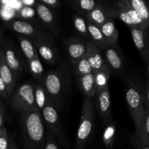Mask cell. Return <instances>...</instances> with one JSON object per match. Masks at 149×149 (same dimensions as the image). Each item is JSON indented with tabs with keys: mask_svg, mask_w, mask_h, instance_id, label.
Returning <instances> with one entry per match:
<instances>
[{
	"mask_svg": "<svg viewBox=\"0 0 149 149\" xmlns=\"http://www.w3.org/2000/svg\"><path fill=\"white\" fill-rule=\"evenodd\" d=\"M107 13L109 17L120 19L128 27H138L144 29H149L146 23L136 13L131 7L126 4L125 0L115 2L111 7H107Z\"/></svg>",
	"mask_w": 149,
	"mask_h": 149,
	"instance_id": "6",
	"label": "cell"
},
{
	"mask_svg": "<svg viewBox=\"0 0 149 149\" xmlns=\"http://www.w3.org/2000/svg\"><path fill=\"white\" fill-rule=\"evenodd\" d=\"M145 63H146V65L147 71H148V77H149V57L147 58V60L145 61Z\"/></svg>",
	"mask_w": 149,
	"mask_h": 149,
	"instance_id": "41",
	"label": "cell"
},
{
	"mask_svg": "<svg viewBox=\"0 0 149 149\" xmlns=\"http://www.w3.org/2000/svg\"><path fill=\"white\" fill-rule=\"evenodd\" d=\"M86 18L98 27H100L109 19L107 13V7L100 4L93 11L87 13L86 15Z\"/></svg>",
	"mask_w": 149,
	"mask_h": 149,
	"instance_id": "23",
	"label": "cell"
},
{
	"mask_svg": "<svg viewBox=\"0 0 149 149\" xmlns=\"http://www.w3.org/2000/svg\"><path fill=\"white\" fill-rule=\"evenodd\" d=\"M45 125L47 129L49 134L52 137L59 138L61 141H63V135L61 127L58 111L51 100L44 108L41 113Z\"/></svg>",
	"mask_w": 149,
	"mask_h": 149,
	"instance_id": "8",
	"label": "cell"
},
{
	"mask_svg": "<svg viewBox=\"0 0 149 149\" xmlns=\"http://www.w3.org/2000/svg\"><path fill=\"white\" fill-rule=\"evenodd\" d=\"M39 58L49 65H55L58 61V52L54 45L43 42H33Z\"/></svg>",
	"mask_w": 149,
	"mask_h": 149,
	"instance_id": "14",
	"label": "cell"
},
{
	"mask_svg": "<svg viewBox=\"0 0 149 149\" xmlns=\"http://www.w3.org/2000/svg\"><path fill=\"white\" fill-rule=\"evenodd\" d=\"M28 67H29V71L32 74V76L39 83L42 82L45 74L44 73L43 65L41 62L39 56L36 57L28 63Z\"/></svg>",
	"mask_w": 149,
	"mask_h": 149,
	"instance_id": "28",
	"label": "cell"
},
{
	"mask_svg": "<svg viewBox=\"0 0 149 149\" xmlns=\"http://www.w3.org/2000/svg\"><path fill=\"white\" fill-rule=\"evenodd\" d=\"M0 77L2 79L4 82L5 83L9 96H10V97H11L13 93H14L15 85V81L17 79L13 74V71L10 69V68L6 63L5 59L4 58V55L2 56V62H1V68H0Z\"/></svg>",
	"mask_w": 149,
	"mask_h": 149,
	"instance_id": "19",
	"label": "cell"
},
{
	"mask_svg": "<svg viewBox=\"0 0 149 149\" xmlns=\"http://www.w3.org/2000/svg\"><path fill=\"white\" fill-rule=\"evenodd\" d=\"M64 45L73 68L87 54V41L82 38L72 36L65 39Z\"/></svg>",
	"mask_w": 149,
	"mask_h": 149,
	"instance_id": "10",
	"label": "cell"
},
{
	"mask_svg": "<svg viewBox=\"0 0 149 149\" xmlns=\"http://www.w3.org/2000/svg\"><path fill=\"white\" fill-rule=\"evenodd\" d=\"M125 96L130 113L135 125V132H137L139 130L145 113V96L139 87L130 79H128Z\"/></svg>",
	"mask_w": 149,
	"mask_h": 149,
	"instance_id": "4",
	"label": "cell"
},
{
	"mask_svg": "<svg viewBox=\"0 0 149 149\" xmlns=\"http://www.w3.org/2000/svg\"><path fill=\"white\" fill-rule=\"evenodd\" d=\"M87 27L88 32L90 36V42L96 45L100 49H104L108 45L104 36L102 33L100 27L87 20Z\"/></svg>",
	"mask_w": 149,
	"mask_h": 149,
	"instance_id": "21",
	"label": "cell"
},
{
	"mask_svg": "<svg viewBox=\"0 0 149 149\" xmlns=\"http://www.w3.org/2000/svg\"><path fill=\"white\" fill-rule=\"evenodd\" d=\"M40 84L58 111L61 110L70 84L69 70L66 63L63 61L57 69L47 72Z\"/></svg>",
	"mask_w": 149,
	"mask_h": 149,
	"instance_id": "2",
	"label": "cell"
},
{
	"mask_svg": "<svg viewBox=\"0 0 149 149\" xmlns=\"http://www.w3.org/2000/svg\"><path fill=\"white\" fill-rule=\"evenodd\" d=\"M20 1V4H22V6L33 7V8H34L36 3H37V1H36V0H22V1Z\"/></svg>",
	"mask_w": 149,
	"mask_h": 149,
	"instance_id": "37",
	"label": "cell"
},
{
	"mask_svg": "<svg viewBox=\"0 0 149 149\" xmlns=\"http://www.w3.org/2000/svg\"><path fill=\"white\" fill-rule=\"evenodd\" d=\"M73 23H74V28L77 33L85 39H88V41H90V36L88 32V27H87V18H84L81 15L75 14L73 15Z\"/></svg>",
	"mask_w": 149,
	"mask_h": 149,
	"instance_id": "27",
	"label": "cell"
},
{
	"mask_svg": "<svg viewBox=\"0 0 149 149\" xmlns=\"http://www.w3.org/2000/svg\"><path fill=\"white\" fill-rule=\"evenodd\" d=\"M16 17L19 20L35 22L38 16L35 8L26 7V6H21L16 13Z\"/></svg>",
	"mask_w": 149,
	"mask_h": 149,
	"instance_id": "30",
	"label": "cell"
},
{
	"mask_svg": "<svg viewBox=\"0 0 149 149\" xmlns=\"http://www.w3.org/2000/svg\"><path fill=\"white\" fill-rule=\"evenodd\" d=\"M2 56H3L2 50H1V47H0V68H1V62H2Z\"/></svg>",
	"mask_w": 149,
	"mask_h": 149,
	"instance_id": "42",
	"label": "cell"
},
{
	"mask_svg": "<svg viewBox=\"0 0 149 149\" xmlns=\"http://www.w3.org/2000/svg\"><path fill=\"white\" fill-rule=\"evenodd\" d=\"M116 134V127L113 123H109L106 125V129L103 131V141L105 146L108 148H111L113 146Z\"/></svg>",
	"mask_w": 149,
	"mask_h": 149,
	"instance_id": "32",
	"label": "cell"
},
{
	"mask_svg": "<svg viewBox=\"0 0 149 149\" xmlns=\"http://www.w3.org/2000/svg\"><path fill=\"white\" fill-rule=\"evenodd\" d=\"M103 50L104 51V60L110 69L116 71H122L123 68V61L115 45H108Z\"/></svg>",
	"mask_w": 149,
	"mask_h": 149,
	"instance_id": "16",
	"label": "cell"
},
{
	"mask_svg": "<svg viewBox=\"0 0 149 149\" xmlns=\"http://www.w3.org/2000/svg\"><path fill=\"white\" fill-rule=\"evenodd\" d=\"M9 145H10V149H19L12 136L9 137Z\"/></svg>",
	"mask_w": 149,
	"mask_h": 149,
	"instance_id": "39",
	"label": "cell"
},
{
	"mask_svg": "<svg viewBox=\"0 0 149 149\" xmlns=\"http://www.w3.org/2000/svg\"><path fill=\"white\" fill-rule=\"evenodd\" d=\"M135 141L141 148L149 146V109L146 107L139 130L135 133Z\"/></svg>",
	"mask_w": 149,
	"mask_h": 149,
	"instance_id": "17",
	"label": "cell"
},
{
	"mask_svg": "<svg viewBox=\"0 0 149 149\" xmlns=\"http://www.w3.org/2000/svg\"><path fill=\"white\" fill-rule=\"evenodd\" d=\"M39 1L52 10L61 7V2L58 0H39Z\"/></svg>",
	"mask_w": 149,
	"mask_h": 149,
	"instance_id": "35",
	"label": "cell"
},
{
	"mask_svg": "<svg viewBox=\"0 0 149 149\" xmlns=\"http://www.w3.org/2000/svg\"><path fill=\"white\" fill-rule=\"evenodd\" d=\"M0 95H1L5 99H7L10 97L8 94V91H7V86H6L5 83L4 82V81H3L1 77H0Z\"/></svg>",
	"mask_w": 149,
	"mask_h": 149,
	"instance_id": "36",
	"label": "cell"
},
{
	"mask_svg": "<svg viewBox=\"0 0 149 149\" xmlns=\"http://www.w3.org/2000/svg\"><path fill=\"white\" fill-rule=\"evenodd\" d=\"M0 149H10L9 136L5 127H1L0 130Z\"/></svg>",
	"mask_w": 149,
	"mask_h": 149,
	"instance_id": "33",
	"label": "cell"
},
{
	"mask_svg": "<svg viewBox=\"0 0 149 149\" xmlns=\"http://www.w3.org/2000/svg\"><path fill=\"white\" fill-rule=\"evenodd\" d=\"M20 130L25 149L45 148V125L37 109L20 113Z\"/></svg>",
	"mask_w": 149,
	"mask_h": 149,
	"instance_id": "1",
	"label": "cell"
},
{
	"mask_svg": "<svg viewBox=\"0 0 149 149\" xmlns=\"http://www.w3.org/2000/svg\"><path fill=\"white\" fill-rule=\"evenodd\" d=\"M74 7L77 10L85 13L86 15L100 5V1H96L95 0H78L74 1Z\"/></svg>",
	"mask_w": 149,
	"mask_h": 149,
	"instance_id": "31",
	"label": "cell"
},
{
	"mask_svg": "<svg viewBox=\"0 0 149 149\" xmlns=\"http://www.w3.org/2000/svg\"><path fill=\"white\" fill-rule=\"evenodd\" d=\"M77 83L84 97L93 98L95 96L96 87L94 73L77 78Z\"/></svg>",
	"mask_w": 149,
	"mask_h": 149,
	"instance_id": "18",
	"label": "cell"
},
{
	"mask_svg": "<svg viewBox=\"0 0 149 149\" xmlns=\"http://www.w3.org/2000/svg\"><path fill=\"white\" fill-rule=\"evenodd\" d=\"M130 7L135 10L149 28V5L143 0H125Z\"/></svg>",
	"mask_w": 149,
	"mask_h": 149,
	"instance_id": "24",
	"label": "cell"
},
{
	"mask_svg": "<svg viewBox=\"0 0 149 149\" xmlns=\"http://www.w3.org/2000/svg\"><path fill=\"white\" fill-rule=\"evenodd\" d=\"M144 96H145L146 107L148 109H149V79L147 81L146 90V94Z\"/></svg>",
	"mask_w": 149,
	"mask_h": 149,
	"instance_id": "38",
	"label": "cell"
},
{
	"mask_svg": "<svg viewBox=\"0 0 149 149\" xmlns=\"http://www.w3.org/2000/svg\"><path fill=\"white\" fill-rule=\"evenodd\" d=\"M86 56L94 73L100 71L106 65V61L102 57L100 49L90 41L87 42V51Z\"/></svg>",
	"mask_w": 149,
	"mask_h": 149,
	"instance_id": "15",
	"label": "cell"
},
{
	"mask_svg": "<svg viewBox=\"0 0 149 149\" xmlns=\"http://www.w3.org/2000/svg\"><path fill=\"white\" fill-rule=\"evenodd\" d=\"M3 42H4V39H3L2 30H1V29H0V47H1V45H2Z\"/></svg>",
	"mask_w": 149,
	"mask_h": 149,
	"instance_id": "40",
	"label": "cell"
},
{
	"mask_svg": "<svg viewBox=\"0 0 149 149\" xmlns=\"http://www.w3.org/2000/svg\"><path fill=\"white\" fill-rule=\"evenodd\" d=\"M111 69L107 65L103 67L102 69L95 74V79L96 93L102 91L103 90L109 88V81L110 79Z\"/></svg>",
	"mask_w": 149,
	"mask_h": 149,
	"instance_id": "25",
	"label": "cell"
},
{
	"mask_svg": "<svg viewBox=\"0 0 149 149\" xmlns=\"http://www.w3.org/2000/svg\"><path fill=\"white\" fill-rule=\"evenodd\" d=\"M33 84H34V95L36 106L39 111L42 113L44 108L45 107V106L47 104V103L51 99L49 98L45 90L40 83H33Z\"/></svg>",
	"mask_w": 149,
	"mask_h": 149,
	"instance_id": "26",
	"label": "cell"
},
{
	"mask_svg": "<svg viewBox=\"0 0 149 149\" xmlns=\"http://www.w3.org/2000/svg\"><path fill=\"white\" fill-rule=\"evenodd\" d=\"M73 70L77 78L94 73L86 55L73 67Z\"/></svg>",
	"mask_w": 149,
	"mask_h": 149,
	"instance_id": "29",
	"label": "cell"
},
{
	"mask_svg": "<svg viewBox=\"0 0 149 149\" xmlns=\"http://www.w3.org/2000/svg\"><path fill=\"white\" fill-rule=\"evenodd\" d=\"M132 40L144 61L149 57V29L130 28Z\"/></svg>",
	"mask_w": 149,
	"mask_h": 149,
	"instance_id": "11",
	"label": "cell"
},
{
	"mask_svg": "<svg viewBox=\"0 0 149 149\" xmlns=\"http://www.w3.org/2000/svg\"><path fill=\"white\" fill-rule=\"evenodd\" d=\"M5 25L10 30L29 38L32 42H47L52 45L55 43L53 36L36 22L15 19L7 22Z\"/></svg>",
	"mask_w": 149,
	"mask_h": 149,
	"instance_id": "3",
	"label": "cell"
},
{
	"mask_svg": "<svg viewBox=\"0 0 149 149\" xmlns=\"http://www.w3.org/2000/svg\"><path fill=\"white\" fill-rule=\"evenodd\" d=\"M4 58L16 79L20 77L25 70V64L17 49L8 41L4 40L1 46Z\"/></svg>",
	"mask_w": 149,
	"mask_h": 149,
	"instance_id": "9",
	"label": "cell"
},
{
	"mask_svg": "<svg viewBox=\"0 0 149 149\" xmlns=\"http://www.w3.org/2000/svg\"><path fill=\"white\" fill-rule=\"evenodd\" d=\"M44 149H59L53 137L49 133L47 134L46 142Z\"/></svg>",
	"mask_w": 149,
	"mask_h": 149,
	"instance_id": "34",
	"label": "cell"
},
{
	"mask_svg": "<svg viewBox=\"0 0 149 149\" xmlns=\"http://www.w3.org/2000/svg\"><path fill=\"white\" fill-rule=\"evenodd\" d=\"M93 98L84 97L78 130L76 136V148L82 149L91 136L94 126L95 109Z\"/></svg>",
	"mask_w": 149,
	"mask_h": 149,
	"instance_id": "5",
	"label": "cell"
},
{
	"mask_svg": "<svg viewBox=\"0 0 149 149\" xmlns=\"http://www.w3.org/2000/svg\"><path fill=\"white\" fill-rule=\"evenodd\" d=\"M1 116H0V125H1Z\"/></svg>",
	"mask_w": 149,
	"mask_h": 149,
	"instance_id": "45",
	"label": "cell"
},
{
	"mask_svg": "<svg viewBox=\"0 0 149 149\" xmlns=\"http://www.w3.org/2000/svg\"><path fill=\"white\" fill-rule=\"evenodd\" d=\"M17 38L18 39L19 44H20V47L26 58L27 63L34 59L35 58L39 56L38 52L36 51L33 42L29 38L25 37L22 35H17Z\"/></svg>",
	"mask_w": 149,
	"mask_h": 149,
	"instance_id": "20",
	"label": "cell"
},
{
	"mask_svg": "<svg viewBox=\"0 0 149 149\" xmlns=\"http://www.w3.org/2000/svg\"><path fill=\"white\" fill-rule=\"evenodd\" d=\"M142 149H149V146H145V147H142Z\"/></svg>",
	"mask_w": 149,
	"mask_h": 149,
	"instance_id": "44",
	"label": "cell"
},
{
	"mask_svg": "<svg viewBox=\"0 0 149 149\" xmlns=\"http://www.w3.org/2000/svg\"><path fill=\"white\" fill-rule=\"evenodd\" d=\"M100 29L108 44L110 45H116L118 40L119 33L115 26L113 18L109 17V20L104 24L102 25Z\"/></svg>",
	"mask_w": 149,
	"mask_h": 149,
	"instance_id": "22",
	"label": "cell"
},
{
	"mask_svg": "<svg viewBox=\"0 0 149 149\" xmlns=\"http://www.w3.org/2000/svg\"><path fill=\"white\" fill-rule=\"evenodd\" d=\"M2 111H3V106L2 105H1V102H0V113H1Z\"/></svg>",
	"mask_w": 149,
	"mask_h": 149,
	"instance_id": "43",
	"label": "cell"
},
{
	"mask_svg": "<svg viewBox=\"0 0 149 149\" xmlns=\"http://www.w3.org/2000/svg\"><path fill=\"white\" fill-rule=\"evenodd\" d=\"M10 102L13 109L20 113L29 109H37L35 101L34 84H20L10 97Z\"/></svg>",
	"mask_w": 149,
	"mask_h": 149,
	"instance_id": "7",
	"label": "cell"
},
{
	"mask_svg": "<svg viewBox=\"0 0 149 149\" xmlns=\"http://www.w3.org/2000/svg\"><path fill=\"white\" fill-rule=\"evenodd\" d=\"M95 105L100 116L106 125L111 122V96L109 88L96 93Z\"/></svg>",
	"mask_w": 149,
	"mask_h": 149,
	"instance_id": "12",
	"label": "cell"
},
{
	"mask_svg": "<svg viewBox=\"0 0 149 149\" xmlns=\"http://www.w3.org/2000/svg\"><path fill=\"white\" fill-rule=\"evenodd\" d=\"M34 8L36 10L38 18L41 20V22L46 26V28L49 29L51 33L53 34H57L58 29H57L56 17L53 10L45 6V4L40 3L39 1H37Z\"/></svg>",
	"mask_w": 149,
	"mask_h": 149,
	"instance_id": "13",
	"label": "cell"
}]
</instances>
